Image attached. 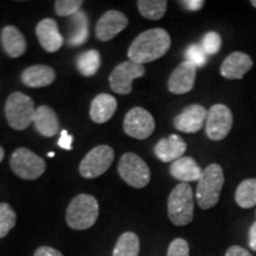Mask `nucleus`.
Masks as SVG:
<instances>
[{
    "instance_id": "58836bf2",
    "label": "nucleus",
    "mask_w": 256,
    "mask_h": 256,
    "mask_svg": "<svg viewBox=\"0 0 256 256\" xmlns=\"http://www.w3.org/2000/svg\"><path fill=\"white\" fill-rule=\"evenodd\" d=\"M250 4H252V6H254V8H256V0H252V2H250Z\"/></svg>"
},
{
    "instance_id": "2f4dec72",
    "label": "nucleus",
    "mask_w": 256,
    "mask_h": 256,
    "mask_svg": "<svg viewBox=\"0 0 256 256\" xmlns=\"http://www.w3.org/2000/svg\"><path fill=\"white\" fill-rule=\"evenodd\" d=\"M168 256H190V247L184 238H176L170 243Z\"/></svg>"
},
{
    "instance_id": "473e14b6",
    "label": "nucleus",
    "mask_w": 256,
    "mask_h": 256,
    "mask_svg": "<svg viewBox=\"0 0 256 256\" xmlns=\"http://www.w3.org/2000/svg\"><path fill=\"white\" fill-rule=\"evenodd\" d=\"M72 140L74 138L72 136H70V134L66 132V130H60V138L58 140V146L62 147L64 150H68L70 151L72 150Z\"/></svg>"
},
{
    "instance_id": "0eeeda50",
    "label": "nucleus",
    "mask_w": 256,
    "mask_h": 256,
    "mask_svg": "<svg viewBox=\"0 0 256 256\" xmlns=\"http://www.w3.org/2000/svg\"><path fill=\"white\" fill-rule=\"evenodd\" d=\"M118 172L128 185L136 188H145L151 180L148 165L136 153H124L121 156Z\"/></svg>"
},
{
    "instance_id": "f3484780",
    "label": "nucleus",
    "mask_w": 256,
    "mask_h": 256,
    "mask_svg": "<svg viewBox=\"0 0 256 256\" xmlns=\"http://www.w3.org/2000/svg\"><path fill=\"white\" fill-rule=\"evenodd\" d=\"M186 142L180 136L172 134L159 140L154 147V153L162 162H171L180 159L186 151Z\"/></svg>"
},
{
    "instance_id": "4be33fe9",
    "label": "nucleus",
    "mask_w": 256,
    "mask_h": 256,
    "mask_svg": "<svg viewBox=\"0 0 256 256\" xmlns=\"http://www.w3.org/2000/svg\"><path fill=\"white\" fill-rule=\"evenodd\" d=\"M118 108V102L114 96L110 94L98 95L90 104L92 120L96 124H104L113 118Z\"/></svg>"
},
{
    "instance_id": "6e6552de",
    "label": "nucleus",
    "mask_w": 256,
    "mask_h": 256,
    "mask_svg": "<svg viewBox=\"0 0 256 256\" xmlns=\"http://www.w3.org/2000/svg\"><path fill=\"white\" fill-rule=\"evenodd\" d=\"M113 160L114 150L110 146H96L82 159L80 164V174L87 179L100 177L110 168Z\"/></svg>"
},
{
    "instance_id": "412c9836",
    "label": "nucleus",
    "mask_w": 256,
    "mask_h": 256,
    "mask_svg": "<svg viewBox=\"0 0 256 256\" xmlns=\"http://www.w3.org/2000/svg\"><path fill=\"white\" fill-rule=\"evenodd\" d=\"M2 49L10 57L17 58L26 51V40L24 34L14 25H8L2 31Z\"/></svg>"
},
{
    "instance_id": "7c9ffc66",
    "label": "nucleus",
    "mask_w": 256,
    "mask_h": 256,
    "mask_svg": "<svg viewBox=\"0 0 256 256\" xmlns=\"http://www.w3.org/2000/svg\"><path fill=\"white\" fill-rule=\"evenodd\" d=\"M222 46V38L217 32H208L202 40V48L206 55H215Z\"/></svg>"
},
{
    "instance_id": "cd10ccee",
    "label": "nucleus",
    "mask_w": 256,
    "mask_h": 256,
    "mask_svg": "<svg viewBox=\"0 0 256 256\" xmlns=\"http://www.w3.org/2000/svg\"><path fill=\"white\" fill-rule=\"evenodd\" d=\"M17 223V215L8 203H0V238H4Z\"/></svg>"
},
{
    "instance_id": "9d476101",
    "label": "nucleus",
    "mask_w": 256,
    "mask_h": 256,
    "mask_svg": "<svg viewBox=\"0 0 256 256\" xmlns=\"http://www.w3.org/2000/svg\"><path fill=\"white\" fill-rule=\"evenodd\" d=\"M145 75V66L133 60H126L120 63L112 72L110 76V84L112 90L116 94L127 95L132 92V84L136 78Z\"/></svg>"
},
{
    "instance_id": "6ab92c4d",
    "label": "nucleus",
    "mask_w": 256,
    "mask_h": 256,
    "mask_svg": "<svg viewBox=\"0 0 256 256\" xmlns=\"http://www.w3.org/2000/svg\"><path fill=\"white\" fill-rule=\"evenodd\" d=\"M56 72L51 66L36 64L28 66L22 74V81L30 88H42L50 86L55 81Z\"/></svg>"
},
{
    "instance_id": "4468645a",
    "label": "nucleus",
    "mask_w": 256,
    "mask_h": 256,
    "mask_svg": "<svg viewBox=\"0 0 256 256\" xmlns=\"http://www.w3.org/2000/svg\"><path fill=\"white\" fill-rule=\"evenodd\" d=\"M196 75L197 68L194 64L188 60L180 63L170 76L168 82V90L178 95L191 92L196 81Z\"/></svg>"
},
{
    "instance_id": "c9c22d12",
    "label": "nucleus",
    "mask_w": 256,
    "mask_h": 256,
    "mask_svg": "<svg viewBox=\"0 0 256 256\" xmlns=\"http://www.w3.org/2000/svg\"><path fill=\"white\" fill-rule=\"evenodd\" d=\"M226 256H252L247 249L240 247V246H232L226 252Z\"/></svg>"
},
{
    "instance_id": "20e7f679",
    "label": "nucleus",
    "mask_w": 256,
    "mask_h": 256,
    "mask_svg": "<svg viewBox=\"0 0 256 256\" xmlns=\"http://www.w3.org/2000/svg\"><path fill=\"white\" fill-rule=\"evenodd\" d=\"M194 191L188 184L180 183L171 191L168 200V218L174 226H188L194 220Z\"/></svg>"
},
{
    "instance_id": "bb28decb",
    "label": "nucleus",
    "mask_w": 256,
    "mask_h": 256,
    "mask_svg": "<svg viewBox=\"0 0 256 256\" xmlns=\"http://www.w3.org/2000/svg\"><path fill=\"white\" fill-rule=\"evenodd\" d=\"M138 8L142 17L150 20H159L164 17L168 10L166 0H140L138 2Z\"/></svg>"
},
{
    "instance_id": "a19ab883",
    "label": "nucleus",
    "mask_w": 256,
    "mask_h": 256,
    "mask_svg": "<svg viewBox=\"0 0 256 256\" xmlns=\"http://www.w3.org/2000/svg\"><path fill=\"white\" fill-rule=\"evenodd\" d=\"M255 215H256V212H255Z\"/></svg>"
},
{
    "instance_id": "c85d7f7f",
    "label": "nucleus",
    "mask_w": 256,
    "mask_h": 256,
    "mask_svg": "<svg viewBox=\"0 0 256 256\" xmlns=\"http://www.w3.org/2000/svg\"><path fill=\"white\" fill-rule=\"evenodd\" d=\"M83 2L81 0H57L55 2V11L60 17H72L78 14Z\"/></svg>"
},
{
    "instance_id": "72a5a7b5",
    "label": "nucleus",
    "mask_w": 256,
    "mask_h": 256,
    "mask_svg": "<svg viewBox=\"0 0 256 256\" xmlns=\"http://www.w3.org/2000/svg\"><path fill=\"white\" fill-rule=\"evenodd\" d=\"M34 256H63L62 252L56 250V249L51 248V247H40L34 252Z\"/></svg>"
},
{
    "instance_id": "a211bd4d",
    "label": "nucleus",
    "mask_w": 256,
    "mask_h": 256,
    "mask_svg": "<svg viewBox=\"0 0 256 256\" xmlns=\"http://www.w3.org/2000/svg\"><path fill=\"white\" fill-rule=\"evenodd\" d=\"M170 174L172 177L182 182V183H191L198 182L203 174V170L197 164V162L191 156H182L180 159L172 162L170 168Z\"/></svg>"
},
{
    "instance_id": "9b49d317",
    "label": "nucleus",
    "mask_w": 256,
    "mask_h": 256,
    "mask_svg": "<svg viewBox=\"0 0 256 256\" xmlns=\"http://www.w3.org/2000/svg\"><path fill=\"white\" fill-rule=\"evenodd\" d=\"M156 121L145 108L134 107L126 114L124 120V133L134 139L144 140L154 132Z\"/></svg>"
},
{
    "instance_id": "ddd939ff",
    "label": "nucleus",
    "mask_w": 256,
    "mask_h": 256,
    "mask_svg": "<svg viewBox=\"0 0 256 256\" xmlns=\"http://www.w3.org/2000/svg\"><path fill=\"white\" fill-rule=\"evenodd\" d=\"M208 110L200 104H190L174 120V127L184 133H197L206 122Z\"/></svg>"
},
{
    "instance_id": "5701e85b",
    "label": "nucleus",
    "mask_w": 256,
    "mask_h": 256,
    "mask_svg": "<svg viewBox=\"0 0 256 256\" xmlns=\"http://www.w3.org/2000/svg\"><path fill=\"white\" fill-rule=\"evenodd\" d=\"M89 36L88 17L83 11L72 14L69 19V31L68 42L70 46H82Z\"/></svg>"
},
{
    "instance_id": "f704fd0d",
    "label": "nucleus",
    "mask_w": 256,
    "mask_h": 256,
    "mask_svg": "<svg viewBox=\"0 0 256 256\" xmlns=\"http://www.w3.org/2000/svg\"><path fill=\"white\" fill-rule=\"evenodd\" d=\"M180 4L188 11H198L203 8L206 2L203 0H185V2H180Z\"/></svg>"
},
{
    "instance_id": "aec40b11",
    "label": "nucleus",
    "mask_w": 256,
    "mask_h": 256,
    "mask_svg": "<svg viewBox=\"0 0 256 256\" xmlns=\"http://www.w3.org/2000/svg\"><path fill=\"white\" fill-rule=\"evenodd\" d=\"M34 127L40 136L50 138L60 132V120L55 110L49 106H40L34 114Z\"/></svg>"
},
{
    "instance_id": "1a4fd4ad",
    "label": "nucleus",
    "mask_w": 256,
    "mask_h": 256,
    "mask_svg": "<svg viewBox=\"0 0 256 256\" xmlns=\"http://www.w3.org/2000/svg\"><path fill=\"white\" fill-rule=\"evenodd\" d=\"M234 118L232 110L226 104H217L208 110L206 132L209 139L220 142L230 133L232 128Z\"/></svg>"
},
{
    "instance_id": "b1692460",
    "label": "nucleus",
    "mask_w": 256,
    "mask_h": 256,
    "mask_svg": "<svg viewBox=\"0 0 256 256\" xmlns=\"http://www.w3.org/2000/svg\"><path fill=\"white\" fill-rule=\"evenodd\" d=\"M235 200L243 209L256 206V178H249L238 185L235 192Z\"/></svg>"
},
{
    "instance_id": "39448f33",
    "label": "nucleus",
    "mask_w": 256,
    "mask_h": 256,
    "mask_svg": "<svg viewBox=\"0 0 256 256\" xmlns=\"http://www.w3.org/2000/svg\"><path fill=\"white\" fill-rule=\"evenodd\" d=\"M34 100L23 92H16L8 96L5 104V115L10 126L16 130H24L34 122Z\"/></svg>"
},
{
    "instance_id": "dca6fc26",
    "label": "nucleus",
    "mask_w": 256,
    "mask_h": 256,
    "mask_svg": "<svg viewBox=\"0 0 256 256\" xmlns=\"http://www.w3.org/2000/svg\"><path fill=\"white\" fill-rule=\"evenodd\" d=\"M252 57L242 51H235L224 60L220 66V75L228 80H241L252 68Z\"/></svg>"
},
{
    "instance_id": "4c0bfd02",
    "label": "nucleus",
    "mask_w": 256,
    "mask_h": 256,
    "mask_svg": "<svg viewBox=\"0 0 256 256\" xmlns=\"http://www.w3.org/2000/svg\"><path fill=\"white\" fill-rule=\"evenodd\" d=\"M4 156H5V151L4 148H2V146H0V162H2V159H4Z\"/></svg>"
},
{
    "instance_id": "e433bc0d",
    "label": "nucleus",
    "mask_w": 256,
    "mask_h": 256,
    "mask_svg": "<svg viewBox=\"0 0 256 256\" xmlns=\"http://www.w3.org/2000/svg\"><path fill=\"white\" fill-rule=\"evenodd\" d=\"M249 247L256 252V222L252 224L249 230Z\"/></svg>"
},
{
    "instance_id": "f8f14e48",
    "label": "nucleus",
    "mask_w": 256,
    "mask_h": 256,
    "mask_svg": "<svg viewBox=\"0 0 256 256\" xmlns=\"http://www.w3.org/2000/svg\"><path fill=\"white\" fill-rule=\"evenodd\" d=\"M128 26V19L122 12L110 10L98 19L96 24V37L101 42H108Z\"/></svg>"
},
{
    "instance_id": "ea45409f",
    "label": "nucleus",
    "mask_w": 256,
    "mask_h": 256,
    "mask_svg": "<svg viewBox=\"0 0 256 256\" xmlns=\"http://www.w3.org/2000/svg\"><path fill=\"white\" fill-rule=\"evenodd\" d=\"M48 156H49L50 158H52V156H55V153H54V152H50L49 154H48Z\"/></svg>"
},
{
    "instance_id": "393cba45",
    "label": "nucleus",
    "mask_w": 256,
    "mask_h": 256,
    "mask_svg": "<svg viewBox=\"0 0 256 256\" xmlns=\"http://www.w3.org/2000/svg\"><path fill=\"white\" fill-rule=\"evenodd\" d=\"M140 241L136 234L124 232L115 244L113 256H139Z\"/></svg>"
},
{
    "instance_id": "a878e982",
    "label": "nucleus",
    "mask_w": 256,
    "mask_h": 256,
    "mask_svg": "<svg viewBox=\"0 0 256 256\" xmlns=\"http://www.w3.org/2000/svg\"><path fill=\"white\" fill-rule=\"evenodd\" d=\"M101 66V55L98 50H88L78 57V68L86 78L94 76Z\"/></svg>"
},
{
    "instance_id": "2eb2a0df",
    "label": "nucleus",
    "mask_w": 256,
    "mask_h": 256,
    "mask_svg": "<svg viewBox=\"0 0 256 256\" xmlns=\"http://www.w3.org/2000/svg\"><path fill=\"white\" fill-rule=\"evenodd\" d=\"M36 34L42 48L48 52H56L64 43L57 22L52 18H46L40 20L36 28Z\"/></svg>"
},
{
    "instance_id": "f257e3e1",
    "label": "nucleus",
    "mask_w": 256,
    "mask_h": 256,
    "mask_svg": "<svg viewBox=\"0 0 256 256\" xmlns=\"http://www.w3.org/2000/svg\"><path fill=\"white\" fill-rule=\"evenodd\" d=\"M171 48V37L164 28H151L140 34L128 49L130 60L138 64L150 63L160 58Z\"/></svg>"
},
{
    "instance_id": "7ed1b4c3",
    "label": "nucleus",
    "mask_w": 256,
    "mask_h": 256,
    "mask_svg": "<svg viewBox=\"0 0 256 256\" xmlns=\"http://www.w3.org/2000/svg\"><path fill=\"white\" fill-rule=\"evenodd\" d=\"M98 217V200L92 194H81L70 202L66 209V223L72 229L86 230L92 228Z\"/></svg>"
},
{
    "instance_id": "c756f323",
    "label": "nucleus",
    "mask_w": 256,
    "mask_h": 256,
    "mask_svg": "<svg viewBox=\"0 0 256 256\" xmlns=\"http://www.w3.org/2000/svg\"><path fill=\"white\" fill-rule=\"evenodd\" d=\"M185 57H186L188 62L194 64L196 68L203 66L208 60V55L206 51L203 50L202 46H197V44H194V46L188 48L186 52H185Z\"/></svg>"
},
{
    "instance_id": "f03ea898",
    "label": "nucleus",
    "mask_w": 256,
    "mask_h": 256,
    "mask_svg": "<svg viewBox=\"0 0 256 256\" xmlns=\"http://www.w3.org/2000/svg\"><path fill=\"white\" fill-rule=\"evenodd\" d=\"M223 185V168L218 164H211L203 170L196 190V200L200 209H211L218 203Z\"/></svg>"
},
{
    "instance_id": "423d86ee",
    "label": "nucleus",
    "mask_w": 256,
    "mask_h": 256,
    "mask_svg": "<svg viewBox=\"0 0 256 256\" xmlns=\"http://www.w3.org/2000/svg\"><path fill=\"white\" fill-rule=\"evenodd\" d=\"M10 165L16 176L26 180L38 179L46 168L44 159L25 147L16 150L10 160Z\"/></svg>"
}]
</instances>
